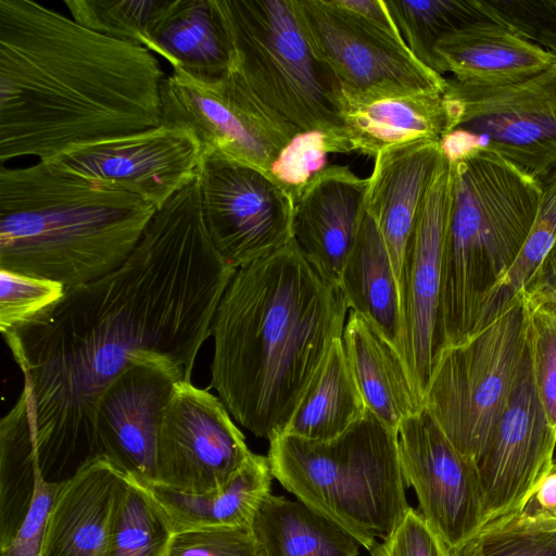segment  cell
<instances>
[{
  "label": "cell",
  "mask_w": 556,
  "mask_h": 556,
  "mask_svg": "<svg viewBox=\"0 0 556 556\" xmlns=\"http://www.w3.org/2000/svg\"><path fill=\"white\" fill-rule=\"evenodd\" d=\"M237 269L204 225L198 179L156 210L127 261L2 333L23 388L0 421V478L17 491L62 484L97 458L106 387L148 358L191 378Z\"/></svg>",
  "instance_id": "obj_1"
},
{
  "label": "cell",
  "mask_w": 556,
  "mask_h": 556,
  "mask_svg": "<svg viewBox=\"0 0 556 556\" xmlns=\"http://www.w3.org/2000/svg\"><path fill=\"white\" fill-rule=\"evenodd\" d=\"M160 62L30 0H0V163L162 124Z\"/></svg>",
  "instance_id": "obj_2"
},
{
  "label": "cell",
  "mask_w": 556,
  "mask_h": 556,
  "mask_svg": "<svg viewBox=\"0 0 556 556\" xmlns=\"http://www.w3.org/2000/svg\"><path fill=\"white\" fill-rule=\"evenodd\" d=\"M349 308L294 239L237 269L213 323L211 388L239 425L268 441L285 432Z\"/></svg>",
  "instance_id": "obj_3"
},
{
  "label": "cell",
  "mask_w": 556,
  "mask_h": 556,
  "mask_svg": "<svg viewBox=\"0 0 556 556\" xmlns=\"http://www.w3.org/2000/svg\"><path fill=\"white\" fill-rule=\"evenodd\" d=\"M156 207L124 190L52 170L42 161L0 170V269L62 283L122 266Z\"/></svg>",
  "instance_id": "obj_4"
},
{
  "label": "cell",
  "mask_w": 556,
  "mask_h": 556,
  "mask_svg": "<svg viewBox=\"0 0 556 556\" xmlns=\"http://www.w3.org/2000/svg\"><path fill=\"white\" fill-rule=\"evenodd\" d=\"M451 166L435 359L475 333L483 306L520 253L542 197L540 180L494 152L481 150Z\"/></svg>",
  "instance_id": "obj_5"
},
{
  "label": "cell",
  "mask_w": 556,
  "mask_h": 556,
  "mask_svg": "<svg viewBox=\"0 0 556 556\" xmlns=\"http://www.w3.org/2000/svg\"><path fill=\"white\" fill-rule=\"evenodd\" d=\"M273 477L298 500L370 551L403 520L409 505L397 432L370 410L340 435L311 441L280 434L269 441Z\"/></svg>",
  "instance_id": "obj_6"
},
{
  "label": "cell",
  "mask_w": 556,
  "mask_h": 556,
  "mask_svg": "<svg viewBox=\"0 0 556 556\" xmlns=\"http://www.w3.org/2000/svg\"><path fill=\"white\" fill-rule=\"evenodd\" d=\"M218 2L232 38V65L256 99L299 132L343 135L340 83L307 42L294 0Z\"/></svg>",
  "instance_id": "obj_7"
},
{
  "label": "cell",
  "mask_w": 556,
  "mask_h": 556,
  "mask_svg": "<svg viewBox=\"0 0 556 556\" xmlns=\"http://www.w3.org/2000/svg\"><path fill=\"white\" fill-rule=\"evenodd\" d=\"M528 355L522 296L464 342L438 355L424 395L452 444L478 463Z\"/></svg>",
  "instance_id": "obj_8"
},
{
  "label": "cell",
  "mask_w": 556,
  "mask_h": 556,
  "mask_svg": "<svg viewBox=\"0 0 556 556\" xmlns=\"http://www.w3.org/2000/svg\"><path fill=\"white\" fill-rule=\"evenodd\" d=\"M315 55L345 88L444 92L447 79L409 51L384 0H294Z\"/></svg>",
  "instance_id": "obj_9"
},
{
  "label": "cell",
  "mask_w": 556,
  "mask_h": 556,
  "mask_svg": "<svg viewBox=\"0 0 556 556\" xmlns=\"http://www.w3.org/2000/svg\"><path fill=\"white\" fill-rule=\"evenodd\" d=\"M161 96L162 124L188 130L202 154H216L268 174L300 134L256 99L233 65L212 81L173 70L163 79Z\"/></svg>",
  "instance_id": "obj_10"
},
{
  "label": "cell",
  "mask_w": 556,
  "mask_h": 556,
  "mask_svg": "<svg viewBox=\"0 0 556 556\" xmlns=\"http://www.w3.org/2000/svg\"><path fill=\"white\" fill-rule=\"evenodd\" d=\"M451 126L471 134L479 151L494 152L538 180L556 166V60L516 84L483 87L447 79Z\"/></svg>",
  "instance_id": "obj_11"
},
{
  "label": "cell",
  "mask_w": 556,
  "mask_h": 556,
  "mask_svg": "<svg viewBox=\"0 0 556 556\" xmlns=\"http://www.w3.org/2000/svg\"><path fill=\"white\" fill-rule=\"evenodd\" d=\"M198 184L207 233L236 269L293 239L294 197L270 174L216 154H202Z\"/></svg>",
  "instance_id": "obj_12"
},
{
  "label": "cell",
  "mask_w": 556,
  "mask_h": 556,
  "mask_svg": "<svg viewBox=\"0 0 556 556\" xmlns=\"http://www.w3.org/2000/svg\"><path fill=\"white\" fill-rule=\"evenodd\" d=\"M252 452L219 397L179 381L161 422L155 481L188 494L224 486Z\"/></svg>",
  "instance_id": "obj_13"
},
{
  "label": "cell",
  "mask_w": 556,
  "mask_h": 556,
  "mask_svg": "<svg viewBox=\"0 0 556 556\" xmlns=\"http://www.w3.org/2000/svg\"><path fill=\"white\" fill-rule=\"evenodd\" d=\"M202 149L186 129L160 126L71 147L46 161L54 172L117 188L161 207L191 184Z\"/></svg>",
  "instance_id": "obj_14"
},
{
  "label": "cell",
  "mask_w": 556,
  "mask_h": 556,
  "mask_svg": "<svg viewBox=\"0 0 556 556\" xmlns=\"http://www.w3.org/2000/svg\"><path fill=\"white\" fill-rule=\"evenodd\" d=\"M397 443L402 475L416 492L419 513L455 553L482 525L478 463L452 444L425 407L401 424Z\"/></svg>",
  "instance_id": "obj_15"
},
{
  "label": "cell",
  "mask_w": 556,
  "mask_h": 556,
  "mask_svg": "<svg viewBox=\"0 0 556 556\" xmlns=\"http://www.w3.org/2000/svg\"><path fill=\"white\" fill-rule=\"evenodd\" d=\"M554 430L538 397L529 356L479 462L482 525L522 509L555 459Z\"/></svg>",
  "instance_id": "obj_16"
},
{
  "label": "cell",
  "mask_w": 556,
  "mask_h": 556,
  "mask_svg": "<svg viewBox=\"0 0 556 556\" xmlns=\"http://www.w3.org/2000/svg\"><path fill=\"white\" fill-rule=\"evenodd\" d=\"M182 380L191 378L167 361L148 358L127 366L97 403V458L141 485L154 483L161 422L176 384Z\"/></svg>",
  "instance_id": "obj_17"
},
{
  "label": "cell",
  "mask_w": 556,
  "mask_h": 556,
  "mask_svg": "<svg viewBox=\"0 0 556 556\" xmlns=\"http://www.w3.org/2000/svg\"><path fill=\"white\" fill-rule=\"evenodd\" d=\"M452 188V166L444 157L419 207L399 278L402 357L422 404L435 359L442 254Z\"/></svg>",
  "instance_id": "obj_18"
},
{
  "label": "cell",
  "mask_w": 556,
  "mask_h": 556,
  "mask_svg": "<svg viewBox=\"0 0 556 556\" xmlns=\"http://www.w3.org/2000/svg\"><path fill=\"white\" fill-rule=\"evenodd\" d=\"M368 178L350 167L329 165L300 191L293 213V239L329 283L339 287L365 214Z\"/></svg>",
  "instance_id": "obj_19"
},
{
  "label": "cell",
  "mask_w": 556,
  "mask_h": 556,
  "mask_svg": "<svg viewBox=\"0 0 556 556\" xmlns=\"http://www.w3.org/2000/svg\"><path fill=\"white\" fill-rule=\"evenodd\" d=\"M337 109L350 152L375 159L413 141L439 142L451 118L444 92L410 89L357 91L340 85Z\"/></svg>",
  "instance_id": "obj_20"
},
{
  "label": "cell",
  "mask_w": 556,
  "mask_h": 556,
  "mask_svg": "<svg viewBox=\"0 0 556 556\" xmlns=\"http://www.w3.org/2000/svg\"><path fill=\"white\" fill-rule=\"evenodd\" d=\"M443 161L440 143L427 140L392 147L374 159L365 211L380 232L397 280L419 207Z\"/></svg>",
  "instance_id": "obj_21"
},
{
  "label": "cell",
  "mask_w": 556,
  "mask_h": 556,
  "mask_svg": "<svg viewBox=\"0 0 556 556\" xmlns=\"http://www.w3.org/2000/svg\"><path fill=\"white\" fill-rule=\"evenodd\" d=\"M126 476L96 458L62 483L48 516L41 556H106Z\"/></svg>",
  "instance_id": "obj_22"
},
{
  "label": "cell",
  "mask_w": 556,
  "mask_h": 556,
  "mask_svg": "<svg viewBox=\"0 0 556 556\" xmlns=\"http://www.w3.org/2000/svg\"><path fill=\"white\" fill-rule=\"evenodd\" d=\"M438 71L468 85L502 87L532 77L556 55L492 22L477 21L444 35L435 45Z\"/></svg>",
  "instance_id": "obj_23"
},
{
  "label": "cell",
  "mask_w": 556,
  "mask_h": 556,
  "mask_svg": "<svg viewBox=\"0 0 556 556\" xmlns=\"http://www.w3.org/2000/svg\"><path fill=\"white\" fill-rule=\"evenodd\" d=\"M143 47L165 59L173 70L204 81L222 78L235 58L218 0H169Z\"/></svg>",
  "instance_id": "obj_24"
},
{
  "label": "cell",
  "mask_w": 556,
  "mask_h": 556,
  "mask_svg": "<svg viewBox=\"0 0 556 556\" xmlns=\"http://www.w3.org/2000/svg\"><path fill=\"white\" fill-rule=\"evenodd\" d=\"M342 340L367 409L397 432L407 417L424 407L403 357L367 318L354 311L346 319Z\"/></svg>",
  "instance_id": "obj_25"
},
{
  "label": "cell",
  "mask_w": 556,
  "mask_h": 556,
  "mask_svg": "<svg viewBox=\"0 0 556 556\" xmlns=\"http://www.w3.org/2000/svg\"><path fill=\"white\" fill-rule=\"evenodd\" d=\"M273 473L267 457L252 453L220 489L188 494L157 483L143 485L166 517L174 534L214 527H252L263 501L270 494Z\"/></svg>",
  "instance_id": "obj_26"
},
{
  "label": "cell",
  "mask_w": 556,
  "mask_h": 556,
  "mask_svg": "<svg viewBox=\"0 0 556 556\" xmlns=\"http://www.w3.org/2000/svg\"><path fill=\"white\" fill-rule=\"evenodd\" d=\"M339 287L349 307L367 318L402 356L399 280L380 232L366 211Z\"/></svg>",
  "instance_id": "obj_27"
},
{
  "label": "cell",
  "mask_w": 556,
  "mask_h": 556,
  "mask_svg": "<svg viewBox=\"0 0 556 556\" xmlns=\"http://www.w3.org/2000/svg\"><path fill=\"white\" fill-rule=\"evenodd\" d=\"M264 556H358L361 544L300 500L269 494L252 522Z\"/></svg>",
  "instance_id": "obj_28"
},
{
  "label": "cell",
  "mask_w": 556,
  "mask_h": 556,
  "mask_svg": "<svg viewBox=\"0 0 556 556\" xmlns=\"http://www.w3.org/2000/svg\"><path fill=\"white\" fill-rule=\"evenodd\" d=\"M366 410L343 340L339 338L332 343L283 433L311 441L331 440L359 420Z\"/></svg>",
  "instance_id": "obj_29"
},
{
  "label": "cell",
  "mask_w": 556,
  "mask_h": 556,
  "mask_svg": "<svg viewBox=\"0 0 556 556\" xmlns=\"http://www.w3.org/2000/svg\"><path fill=\"white\" fill-rule=\"evenodd\" d=\"M384 3L412 54L437 73L434 47L444 35L477 21H490L481 0H384Z\"/></svg>",
  "instance_id": "obj_30"
},
{
  "label": "cell",
  "mask_w": 556,
  "mask_h": 556,
  "mask_svg": "<svg viewBox=\"0 0 556 556\" xmlns=\"http://www.w3.org/2000/svg\"><path fill=\"white\" fill-rule=\"evenodd\" d=\"M174 532L148 490L126 477L106 556H166Z\"/></svg>",
  "instance_id": "obj_31"
},
{
  "label": "cell",
  "mask_w": 556,
  "mask_h": 556,
  "mask_svg": "<svg viewBox=\"0 0 556 556\" xmlns=\"http://www.w3.org/2000/svg\"><path fill=\"white\" fill-rule=\"evenodd\" d=\"M540 182L542 197L530 232L509 271L483 306L475 333L504 313L518 299L556 244V166Z\"/></svg>",
  "instance_id": "obj_32"
},
{
  "label": "cell",
  "mask_w": 556,
  "mask_h": 556,
  "mask_svg": "<svg viewBox=\"0 0 556 556\" xmlns=\"http://www.w3.org/2000/svg\"><path fill=\"white\" fill-rule=\"evenodd\" d=\"M470 541L483 556H556V517L527 504L486 522Z\"/></svg>",
  "instance_id": "obj_33"
},
{
  "label": "cell",
  "mask_w": 556,
  "mask_h": 556,
  "mask_svg": "<svg viewBox=\"0 0 556 556\" xmlns=\"http://www.w3.org/2000/svg\"><path fill=\"white\" fill-rule=\"evenodd\" d=\"M169 0H65L81 26L117 40L144 46L153 23Z\"/></svg>",
  "instance_id": "obj_34"
},
{
  "label": "cell",
  "mask_w": 556,
  "mask_h": 556,
  "mask_svg": "<svg viewBox=\"0 0 556 556\" xmlns=\"http://www.w3.org/2000/svg\"><path fill=\"white\" fill-rule=\"evenodd\" d=\"M522 300L534 388L551 427L556 430V301L523 296Z\"/></svg>",
  "instance_id": "obj_35"
},
{
  "label": "cell",
  "mask_w": 556,
  "mask_h": 556,
  "mask_svg": "<svg viewBox=\"0 0 556 556\" xmlns=\"http://www.w3.org/2000/svg\"><path fill=\"white\" fill-rule=\"evenodd\" d=\"M329 153H349L343 136L300 132L281 152L270 174L298 195L311 177L325 168Z\"/></svg>",
  "instance_id": "obj_36"
},
{
  "label": "cell",
  "mask_w": 556,
  "mask_h": 556,
  "mask_svg": "<svg viewBox=\"0 0 556 556\" xmlns=\"http://www.w3.org/2000/svg\"><path fill=\"white\" fill-rule=\"evenodd\" d=\"M486 17L556 55V0H481Z\"/></svg>",
  "instance_id": "obj_37"
},
{
  "label": "cell",
  "mask_w": 556,
  "mask_h": 556,
  "mask_svg": "<svg viewBox=\"0 0 556 556\" xmlns=\"http://www.w3.org/2000/svg\"><path fill=\"white\" fill-rule=\"evenodd\" d=\"M65 287L53 280L0 269L1 333L58 302Z\"/></svg>",
  "instance_id": "obj_38"
},
{
  "label": "cell",
  "mask_w": 556,
  "mask_h": 556,
  "mask_svg": "<svg viewBox=\"0 0 556 556\" xmlns=\"http://www.w3.org/2000/svg\"><path fill=\"white\" fill-rule=\"evenodd\" d=\"M166 556H264L252 527L214 526L175 533Z\"/></svg>",
  "instance_id": "obj_39"
},
{
  "label": "cell",
  "mask_w": 556,
  "mask_h": 556,
  "mask_svg": "<svg viewBox=\"0 0 556 556\" xmlns=\"http://www.w3.org/2000/svg\"><path fill=\"white\" fill-rule=\"evenodd\" d=\"M371 556H454L422 515L409 507L395 529L376 543Z\"/></svg>",
  "instance_id": "obj_40"
},
{
  "label": "cell",
  "mask_w": 556,
  "mask_h": 556,
  "mask_svg": "<svg viewBox=\"0 0 556 556\" xmlns=\"http://www.w3.org/2000/svg\"><path fill=\"white\" fill-rule=\"evenodd\" d=\"M61 484L38 479L29 509L1 556H41L47 520Z\"/></svg>",
  "instance_id": "obj_41"
},
{
  "label": "cell",
  "mask_w": 556,
  "mask_h": 556,
  "mask_svg": "<svg viewBox=\"0 0 556 556\" xmlns=\"http://www.w3.org/2000/svg\"><path fill=\"white\" fill-rule=\"evenodd\" d=\"M520 294L527 299L556 301V244Z\"/></svg>",
  "instance_id": "obj_42"
},
{
  "label": "cell",
  "mask_w": 556,
  "mask_h": 556,
  "mask_svg": "<svg viewBox=\"0 0 556 556\" xmlns=\"http://www.w3.org/2000/svg\"><path fill=\"white\" fill-rule=\"evenodd\" d=\"M527 504L556 517V460Z\"/></svg>",
  "instance_id": "obj_43"
},
{
  "label": "cell",
  "mask_w": 556,
  "mask_h": 556,
  "mask_svg": "<svg viewBox=\"0 0 556 556\" xmlns=\"http://www.w3.org/2000/svg\"><path fill=\"white\" fill-rule=\"evenodd\" d=\"M454 556H483L480 547L473 542H467L463 547L454 553Z\"/></svg>",
  "instance_id": "obj_44"
}]
</instances>
